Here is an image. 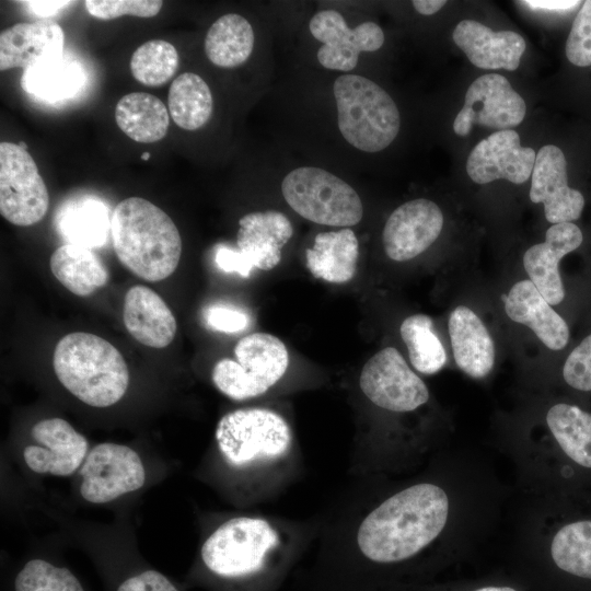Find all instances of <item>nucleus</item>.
Masks as SVG:
<instances>
[{
  "label": "nucleus",
  "instance_id": "1",
  "mask_svg": "<svg viewBox=\"0 0 591 591\" xmlns=\"http://www.w3.org/2000/svg\"><path fill=\"white\" fill-rule=\"evenodd\" d=\"M449 498L440 486L418 483L392 495L360 522L356 544L363 560L374 566L406 561L444 529Z\"/></svg>",
  "mask_w": 591,
  "mask_h": 591
},
{
  "label": "nucleus",
  "instance_id": "2",
  "mask_svg": "<svg viewBox=\"0 0 591 591\" xmlns=\"http://www.w3.org/2000/svg\"><path fill=\"white\" fill-rule=\"evenodd\" d=\"M111 236L119 262L144 280L161 281L178 266L179 231L166 212L144 198L118 202L112 213Z\"/></svg>",
  "mask_w": 591,
  "mask_h": 591
},
{
  "label": "nucleus",
  "instance_id": "3",
  "mask_svg": "<svg viewBox=\"0 0 591 591\" xmlns=\"http://www.w3.org/2000/svg\"><path fill=\"white\" fill-rule=\"evenodd\" d=\"M53 366L59 382L89 406L116 404L129 385V370L119 350L94 334L63 336L55 347Z\"/></svg>",
  "mask_w": 591,
  "mask_h": 591
},
{
  "label": "nucleus",
  "instance_id": "4",
  "mask_svg": "<svg viewBox=\"0 0 591 591\" xmlns=\"http://www.w3.org/2000/svg\"><path fill=\"white\" fill-rule=\"evenodd\" d=\"M333 93L338 129L349 144L374 153L394 141L401 127L399 111L379 84L359 74H341Z\"/></svg>",
  "mask_w": 591,
  "mask_h": 591
},
{
  "label": "nucleus",
  "instance_id": "5",
  "mask_svg": "<svg viewBox=\"0 0 591 591\" xmlns=\"http://www.w3.org/2000/svg\"><path fill=\"white\" fill-rule=\"evenodd\" d=\"M216 440L230 465L256 468L283 459L291 448L292 432L287 420L274 410L240 408L221 417Z\"/></svg>",
  "mask_w": 591,
  "mask_h": 591
},
{
  "label": "nucleus",
  "instance_id": "6",
  "mask_svg": "<svg viewBox=\"0 0 591 591\" xmlns=\"http://www.w3.org/2000/svg\"><path fill=\"white\" fill-rule=\"evenodd\" d=\"M236 360L223 358L212 369L216 387L225 396L244 401L266 393L286 373L288 350L276 336L253 333L234 347Z\"/></svg>",
  "mask_w": 591,
  "mask_h": 591
},
{
  "label": "nucleus",
  "instance_id": "7",
  "mask_svg": "<svg viewBox=\"0 0 591 591\" xmlns=\"http://www.w3.org/2000/svg\"><path fill=\"white\" fill-rule=\"evenodd\" d=\"M281 193L298 215L314 223L347 228L359 223L363 216L358 193L321 167L292 170L282 179Z\"/></svg>",
  "mask_w": 591,
  "mask_h": 591
},
{
  "label": "nucleus",
  "instance_id": "8",
  "mask_svg": "<svg viewBox=\"0 0 591 591\" xmlns=\"http://www.w3.org/2000/svg\"><path fill=\"white\" fill-rule=\"evenodd\" d=\"M49 195L37 165L22 146L0 143V212L10 223L28 227L47 213Z\"/></svg>",
  "mask_w": 591,
  "mask_h": 591
},
{
  "label": "nucleus",
  "instance_id": "9",
  "mask_svg": "<svg viewBox=\"0 0 591 591\" xmlns=\"http://www.w3.org/2000/svg\"><path fill=\"white\" fill-rule=\"evenodd\" d=\"M81 497L91 503H106L144 484L146 472L139 454L130 447L113 442L95 445L81 470Z\"/></svg>",
  "mask_w": 591,
  "mask_h": 591
},
{
  "label": "nucleus",
  "instance_id": "10",
  "mask_svg": "<svg viewBox=\"0 0 591 591\" xmlns=\"http://www.w3.org/2000/svg\"><path fill=\"white\" fill-rule=\"evenodd\" d=\"M359 385L374 405L390 412H413L429 399L425 382L394 347L380 350L366 362Z\"/></svg>",
  "mask_w": 591,
  "mask_h": 591
},
{
  "label": "nucleus",
  "instance_id": "11",
  "mask_svg": "<svg viewBox=\"0 0 591 591\" xmlns=\"http://www.w3.org/2000/svg\"><path fill=\"white\" fill-rule=\"evenodd\" d=\"M525 112L524 100L507 78L498 73L484 74L468 86L453 130L464 137L475 124L499 130L511 129L522 123Z\"/></svg>",
  "mask_w": 591,
  "mask_h": 591
},
{
  "label": "nucleus",
  "instance_id": "12",
  "mask_svg": "<svg viewBox=\"0 0 591 591\" xmlns=\"http://www.w3.org/2000/svg\"><path fill=\"white\" fill-rule=\"evenodd\" d=\"M312 36L322 43L316 57L322 67L343 72L356 68L360 53H371L384 44V33L374 22L348 27L341 13L322 10L310 21Z\"/></svg>",
  "mask_w": 591,
  "mask_h": 591
},
{
  "label": "nucleus",
  "instance_id": "13",
  "mask_svg": "<svg viewBox=\"0 0 591 591\" xmlns=\"http://www.w3.org/2000/svg\"><path fill=\"white\" fill-rule=\"evenodd\" d=\"M35 441L23 450L30 470L39 474L68 476L80 468L88 455V440L62 418H47L31 430Z\"/></svg>",
  "mask_w": 591,
  "mask_h": 591
},
{
  "label": "nucleus",
  "instance_id": "14",
  "mask_svg": "<svg viewBox=\"0 0 591 591\" xmlns=\"http://www.w3.org/2000/svg\"><path fill=\"white\" fill-rule=\"evenodd\" d=\"M443 215L426 198L398 206L385 222L382 241L386 255L395 262L409 260L425 252L439 236Z\"/></svg>",
  "mask_w": 591,
  "mask_h": 591
},
{
  "label": "nucleus",
  "instance_id": "15",
  "mask_svg": "<svg viewBox=\"0 0 591 591\" xmlns=\"http://www.w3.org/2000/svg\"><path fill=\"white\" fill-rule=\"evenodd\" d=\"M535 158L532 148L521 146L515 130H498L474 147L467 158L466 172L480 185L499 178L522 184L531 176Z\"/></svg>",
  "mask_w": 591,
  "mask_h": 591
},
{
  "label": "nucleus",
  "instance_id": "16",
  "mask_svg": "<svg viewBox=\"0 0 591 591\" xmlns=\"http://www.w3.org/2000/svg\"><path fill=\"white\" fill-rule=\"evenodd\" d=\"M567 162L563 151L546 144L536 153L532 171L530 199L544 204L549 223L571 222L580 218L584 207L583 195L567 184Z\"/></svg>",
  "mask_w": 591,
  "mask_h": 591
},
{
  "label": "nucleus",
  "instance_id": "17",
  "mask_svg": "<svg viewBox=\"0 0 591 591\" xmlns=\"http://www.w3.org/2000/svg\"><path fill=\"white\" fill-rule=\"evenodd\" d=\"M582 240V232L575 223L553 224L546 231L545 242L531 246L523 255L530 280L551 305L565 298L558 264L565 255L577 250Z\"/></svg>",
  "mask_w": 591,
  "mask_h": 591
},
{
  "label": "nucleus",
  "instance_id": "18",
  "mask_svg": "<svg viewBox=\"0 0 591 591\" xmlns=\"http://www.w3.org/2000/svg\"><path fill=\"white\" fill-rule=\"evenodd\" d=\"M454 43L480 69L514 71L525 50L524 38L513 31L494 32L474 20H463L453 31Z\"/></svg>",
  "mask_w": 591,
  "mask_h": 591
},
{
  "label": "nucleus",
  "instance_id": "19",
  "mask_svg": "<svg viewBox=\"0 0 591 591\" xmlns=\"http://www.w3.org/2000/svg\"><path fill=\"white\" fill-rule=\"evenodd\" d=\"M292 234V224L283 213L251 212L239 221L237 251L253 269L270 270L280 263L282 247Z\"/></svg>",
  "mask_w": 591,
  "mask_h": 591
},
{
  "label": "nucleus",
  "instance_id": "20",
  "mask_svg": "<svg viewBox=\"0 0 591 591\" xmlns=\"http://www.w3.org/2000/svg\"><path fill=\"white\" fill-rule=\"evenodd\" d=\"M65 34L53 21L18 23L0 34V70L26 69L63 56Z\"/></svg>",
  "mask_w": 591,
  "mask_h": 591
},
{
  "label": "nucleus",
  "instance_id": "21",
  "mask_svg": "<svg viewBox=\"0 0 591 591\" xmlns=\"http://www.w3.org/2000/svg\"><path fill=\"white\" fill-rule=\"evenodd\" d=\"M123 320L128 333L152 348L169 346L176 334V318L164 300L152 289L137 285L125 294Z\"/></svg>",
  "mask_w": 591,
  "mask_h": 591
},
{
  "label": "nucleus",
  "instance_id": "22",
  "mask_svg": "<svg viewBox=\"0 0 591 591\" xmlns=\"http://www.w3.org/2000/svg\"><path fill=\"white\" fill-rule=\"evenodd\" d=\"M507 315L530 327L549 349L560 350L569 340V328L530 279L512 286L505 301Z\"/></svg>",
  "mask_w": 591,
  "mask_h": 591
},
{
  "label": "nucleus",
  "instance_id": "23",
  "mask_svg": "<svg viewBox=\"0 0 591 591\" xmlns=\"http://www.w3.org/2000/svg\"><path fill=\"white\" fill-rule=\"evenodd\" d=\"M448 328L457 367L474 379L486 376L495 364V346L477 314L459 305L450 314Z\"/></svg>",
  "mask_w": 591,
  "mask_h": 591
},
{
  "label": "nucleus",
  "instance_id": "24",
  "mask_svg": "<svg viewBox=\"0 0 591 591\" xmlns=\"http://www.w3.org/2000/svg\"><path fill=\"white\" fill-rule=\"evenodd\" d=\"M359 244L349 228L318 233L311 248L305 252V263L310 273L333 283L351 280L356 274Z\"/></svg>",
  "mask_w": 591,
  "mask_h": 591
},
{
  "label": "nucleus",
  "instance_id": "25",
  "mask_svg": "<svg viewBox=\"0 0 591 591\" xmlns=\"http://www.w3.org/2000/svg\"><path fill=\"white\" fill-rule=\"evenodd\" d=\"M111 220L108 207L90 196L65 201L55 216L56 229L67 243L91 250L106 243Z\"/></svg>",
  "mask_w": 591,
  "mask_h": 591
},
{
  "label": "nucleus",
  "instance_id": "26",
  "mask_svg": "<svg viewBox=\"0 0 591 591\" xmlns=\"http://www.w3.org/2000/svg\"><path fill=\"white\" fill-rule=\"evenodd\" d=\"M85 79L83 66L62 56L24 69L21 86L38 100L55 103L73 97L83 88Z\"/></svg>",
  "mask_w": 591,
  "mask_h": 591
},
{
  "label": "nucleus",
  "instance_id": "27",
  "mask_svg": "<svg viewBox=\"0 0 591 591\" xmlns=\"http://www.w3.org/2000/svg\"><path fill=\"white\" fill-rule=\"evenodd\" d=\"M49 266L56 279L78 297H89L108 281V270L88 247L66 243L54 251Z\"/></svg>",
  "mask_w": 591,
  "mask_h": 591
},
{
  "label": "nucleus",
  "instance_id": "28",
  "mask_svg": "<svg viewBox=\"0 0 591 591\" xmlns=\"http://www.w3.org/2000/svg\"><path fill=\"white\" fill-rule=\"evenodd\" d=\"M115 119L126 136L142 143L161 140L170 126L169 111L163 102L146 92L124 95L116 104Z\"/></svg>",
  "mask_w": 591,
  "mask_h": 591
},
{
  "label": "nucleus",
  "instance_id": "29",
  "mask_svg": "<svg viewBox=\"0 0 591 591\" xmlns=\"http://www.w3.org/2000/svg\"><path fill=\"white\" fill-rule=\"evenodd\" d=\"M254 42L251 23L241 14L228 13L209 27L205 37V53L219 68H236L252 55Z\"/></svg>",
  "mask_w": 591,
  "mask_h": 591
},
{
  "label": "nucleus",
  "instance_id": "30",
  "mask_svg": "<svg viewBox=\"0 0 591 591\" xmlns=\"http://www.w3.org/2000/svg\"><path fill=\"white\" fill-rule=\"evenodd\" d=\"M546 422L564 454L591 471V414L579 406L558 403L548 409Z\"/></svg>",
  "mask_w": 591,
  "mask_h": 591
},
{
  "label": "nucleus",
  "instance_id": "31",
  "mask_svg": "<svg viewBox=\"0 0 591 591\" xmlns=\"http://www.w3.org/2000/svg\"><path fill=\"white\" fill-rule=\"evenodd\" d=\"M167 103L171 118L185 130L201 128L208 123L213 109L209 85L193 72H184L174 79Z\"/></svg>",
  "mask_w": 591,
  "mask_h": 591
},
{
  "label": "nucleus",
  "instance_id": "32",
  "mask_svg": "<svg viewBox=\"0 0 591 591\" xmlns=\"http://www.w3.org/2000/svg\"><path fill=\"white\" fill-rule=\"evenodd\" d=\"M399 333L405 343L413 367L420 373L433 374L445 364L447 355L433 331V322L425 314L406 317Z\"/></svg>",
  "mask_w": 591,
  "mask_h": 591
},
{
  "label": "nucleus",
  "instance_id": "33",
  "mask_svg": "<svg viewBox=\"0 0 591 591\" xmlns=\"http://www.w3.org/2000/svg\"><path fill=\"white\" fill-rule=\"evenodd\" d=\"M179 57L176 48L163 39L148 40L132 54L129 67L132 77L147 86L166 83L177 71Z\"/></svg>",
  "mask_w": 591,
  "mask_h": 591
},
{
  "label": "nucleus",
  "instance_id": "34",
  "mask_svg": "<svg viewBox=\"0 0 591 591\" xmlns=\"http://www.w3.org/2000/svg\"><path fill=\"white\" fill-rule=\"evenodd\" d=\"M14 591H84L67 568L44 559L28 560L14 579Z\"/></svg>",
  "mask_w": 591,
  "mask_h": 591
},
{
  "label": "nucleus",
  "instance_id": "35",
  "mask_svg": "<svg viewBox=\"0 0 591 591\" xmlns=\"http://www.w3.org/2000/svg\"><path fill=\"white\" fill-rule=\"evenodd\" d=\"M163 2L160 0H86V11L101 20H113L123 15L138 18L155 16Z\"/></svg>",
  "mask_w": 591,
  "mask_h": 591
},
{
  "label": "nucleus",
  "instance_id": "36",
  "mask_svg": "<svg viewBox=\"0 0 591 591\" xmlns=\"http://www.w3.org/2000/svg\"><path fill=\"white\" fill-rule=\"evenodd\" d=\"M566 56L578 67L591 66V0L583 2L566 42Z\"/></svg>",
  "mask_w": 591,
  "mask_h": 591
},
{
  "label": "nucleus",
  "instance_id": "37",
  "mask_svg": "<svg viewBox=\"0 0 591 591\" xmlns=\"http://www.w3.org/2000/svg\"><path fill=\"white\" fill-rule=\"evenodd\" d=\"M563 376L572 389L591 391V334L569 354L563 368Z\"/></svg>",
  "mask_w": 591,
  "mask_h": 591
},
{
  "label": "nucleus",
  "instance_id": "38",
  "mask_svg": "<svg viewBox=\"0 0 591 591\" xmlns=\"http://www.w3.org/2000/svg\"><path fill=\"white\" fill-rule=\"evenodd\" d=\"M204 321L206 326L212 331L236 334L248 327L250 315L234 304L218 302L206 306Z\"/></svg>",
  "mask_w": 591,
  "mask_h": 591
},
{
  "label": "nucleus",
  "instance_id": "39",
  "mask_svg": "<svg viewBox=\"0 0 591 591\" xmlns=\"http://www.w3.org/2000/svg\"><path fill=\"white\" fill-rule=\"evenodd\" d=\"M116 591H179L171 580L157 570H143L125 579Z\"/></svg>",
  "mask_w": 591,
  "mask_h": 591
},
{
  "label": "nucleus",
  "instance_id": "40",
  "mask_svg": "<svg viewBox=\"0 0 591 591\" xmlns=\"http://www.w3.org/2000/svg\"><path fill=\"white\" fill-rule=\"evenodd\" d=\"M216 265L225 273H236L248 277L253 268L237 250L221 245L215 254Z\"/></svg>",
  "mask_w": 591,
  "mask_h": 591
},
{
  "label": "nucleus",
  "instance_id": "41",
  "mask_svg": "<svg viewBox=\"0 0 591 591\" xmlns=\"http://www.w3.org/2000/svg\"><path fill=\"white\" fill-rule=\"evenodd\" d=\"M22 4L27 7L35 15L47 18L55 15L60 9L72 3V1H22Z\"/></svg>",
  "mask_w": 591,
  "mask_h": 591
},
{
  "label": "nucleus",
  "instance_id": "42",
  "mask_svg": "<svg viewBox=\"0 0 591 591\" xmlns=\"http://www.w3.org/2000/svg\"><path fill=\"white\" fill-rule=\"evenodd\" d=\"M522 3H524L525 5L532 8V9H544V10H556V11H560V10H569V9H572L575 7H577L578 4H580L581 2L580 1H559V0H549V1H545V0H526V1H523Z\"/></svg>",
  "mask_w": 591,
  "mask_h": 591
},
{
  "label": "nucleus",
  "instance_id": "43",
  "mask_svg": "<svg viewBox=\"0 0 591 591\" xmlns=\"http://www.w3.org/2000/svg\"><path fill=\"white\" fill-rule=\"evenodd\" d=\"M413 7L415 10L424 15H431L437 13L445 3L444 0H414Z\"/></svg>",
  "mask_w": 591,
  "mask_h": 591
},
{
  "label": "nucleus",
  "instance_id": "44",
  "mask_svg": "<svg viewBox=\"0 0 591 591\" xmlns=\"http://www.w3.org/2000/svg\"><path fill=\"white\" fill-rule=\"evenodd\" d=\"M474 591H517L510 587H496V586H488L475 589Z\"/></svg>",
  "mask_w": 591,
  "mask_h": 591
},
{
  "label": "nucleus",
  "instance_id": "45",
  "mask_svg": "<svg viewBox=\"0 0 591 591\" xmlns=\"http://www.w3.org/2000/svg\"><path fill=\"white\" fill-rule=\"evenodd\" d=\"M150 158V153L149 152H144L142 155H141V159L142 160H148Z\"/></svg>",
  "mask_w": 591,
  "mask_h": 591
}]
</instances>
